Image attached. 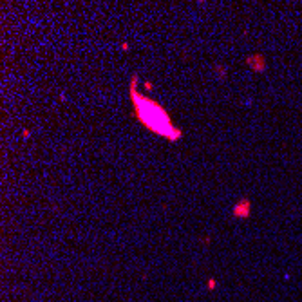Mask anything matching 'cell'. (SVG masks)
Returning <instances> with one entry per match:
<instances>
[{
	"instance_id": "obj_1",
	"label": "cell",
	"mask_w": 302,
	"mask_h": 302,
	"mask_svg": "<svg viewBox=\"0 0 302 302\" xmlns=\"http://www.w3.org/2000/svg\"><path fill=\"white\" fill-rule=\"evenodd\" d=\"M138 81H139V76L134 74L130 80V85H129V96L132 100L134 116L138 118V121L147 130L165 138L170 143L179 141L183 138V130L172 123L170 114L165 110V107L161 103H157L156 100H152L147 94H143L141 91H138Z\"/></svg>"
},
{
	"instance_id": "obj_2",
	"label": "cell",
	"mask_w": 302,
	"mask_h": 302,
	"mask_svg": "<svg viewBox=\"0 0 302 302\" xmlns=\"http://www.w3.org/2000/svg\"><path fill=\"white\" fill-rule=\"evenodd\" d=\"M232 215H234L235 219H248V217L252 215V203H250V199H248V197H241V199L234 205Z\"/></svg>"
},
{
	"instance_id": "obj_3",
	"label": "cell",
	"mask_w": 302,
	"mask_h": 302,
	"mask_svg": "<svg viewBox=\"0 0 302 302\" xmlns=\"http://www.w3.org/2000/svg\"><path fill=\"white\" fill-rule=\"evenodd\" d=\"M246 63H248L250 69L255 71V72H264L266 67H268V62H266L264 54H261V52H253V54H250V56L246 58Z\"/></svg>"
},
{
	"instance_id": "obj_4",
	"label": "cell",
	"mask_w": 302,
	"mask_h": 302,
	"mask_svg": "<svg viewBox=\"0 0 302 302\" xmlns=\"http://www.w3.org/2000/svg\"><path fill=\"white\" fill-rule=\"evenodd\" d=\"M214 71L217 72V78H219V80H224V78H226V72H228V71H226V67H223L221 63H215Z\"/></svg>"
},
{
	"instance_id": "obj_5",
	"label": "cell",
	"mask_w": 302,
	"mask_h": 302,
	"mask_svg": "<svg viewBox=\"0 0 302 302\" xmlns=\"http://www.w3.org/2000/svg\"><path fill=\"white\" fill-rule=\"evenodd\" d=\"M143 87H145L147 91H152V83H150V81H145V83H143Z\"/></svg>"
},
{
	"instance_id": "obj_6",
	"label": "cell",
	"mask_w": 302,
	"mask_h": 302,
	"mask_svg": "<svg viewBox=\"0 0 302 302\" xmlns=\"http://www.w3.org/2000/svg\"><path fill=\"white\" fill-rule=\"evenodd\" d=\"M121 51H129V43H127V42L121 43Z\"/></svg>"
},
{
	"instance_id": "obj_7",
	"label": "cell",
	"mask_w": 302,
	"mask_h": 302,
	"mask_svg": "<svg viewBox=\"0 0 302 302\" xmlns=\"http://www.w3.org/2000/svg\"><path fill=\"white\" fill-rule=\"evenodd\" d=\"M22 136H24V139H27V138L31 136V132H29V130H24V132H22Z\"/></svg>"
}]
</instances>
